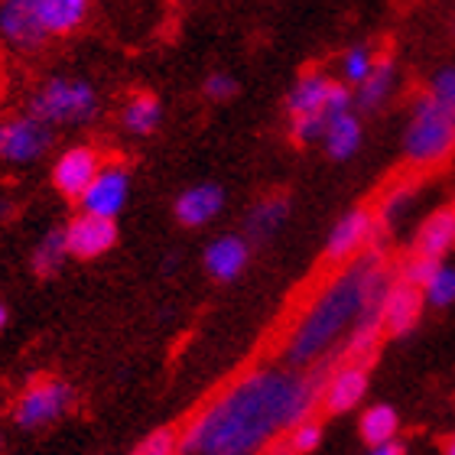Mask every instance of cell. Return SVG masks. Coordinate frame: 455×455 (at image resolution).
Segmentation results:
<instances>
[{"label":"cell","instance_id":"cell-21","mask_svg":"<svg viewBox=\"0 0 455 455\" xmlns=\"http://www.w3.org/2000/svg\"><path fill=\"white\" fill-rule=\"evenodd\" d=\"M397 433H400V417L397 410L387 407V403H374V407H368L361 413V439L371 449L394 446Z\"/></svg>","mask_w":455,"mask_h":455},{"label":"cell","instance_id":"cell-26","mask_svg":"<svg viewBox=\"0 0 455 455\" xmlns=\"http://www.w3.org/2000/svg\"><path fill=\"white\" fill-rule=\"evenodd\" d=\"M419 293H423V303L427 306H436V309L452 306L455 303V267L439 264L436 270H433V276L423 283Z\"/></svg>","mask_w":455,"mask_h":455},{"label":"cell","instance_id":"cell-18","mask_svg":"<svg viewBox=\"0 0 455 455\" xmlns=\"http://www.w3.org/2000/svg\"><path fill=\"white\" fill-rule=\"evenodd\" d=\"M29 4H33V13L46 36H68L88 17L85 0H29Z\"/></svg>","mask_w":455,"mask_h":455},{"label":"cell","instance_id":"cell-5","mask_svg":"<svg viewBox=\"0 0 455 455\" xmlns=\"http://www.w3.org/2000/svg\"><path fill=\"white\" fill-rule=\"evenodd\" d=\"M76 407V390L62 378H36L20 390L13 403V423L20 429H46Z\"/></svg>","mask_w":455,"mask_h":455},{"label":"cell","instance_id":"cell-28","mask_svg":"<svg viewBox=\"0 0 455 455\" xmlns=\"http://www.w3.org/2000/svg\"><path fill=\"white\" fill-rule=\"evenodd\" d=\"M131 455H180V433L172 427L153 429L150 436H143Z\"/></svg>","mask_w":455,"mask_h":455},{"label":"cell","instance_id":"cell-14","mask_svg":"<svg viewBox=\"0 0 455 455\" xmlns=\"http://www.w3.org/2000/svg\"><path fill=\"white\" fill-rule=\"evenodd\" d=\"M0 36L17 49H39L46 43V33L39 27L29 0H7L0 4Z\"/></svg>","mask_w":455,"mask_h":455},{"label":"cell","instance_id":"cell-23","mask_svg":"<svg viewBox=\"0 0 455 455\" xmlns=\"http://www.w3.org/2000/svg\"><path fill=\"white\" fill-rule=\"evenodd\" d=\"M163 121V105L160 98L150 95V92H137V95L127 98V105L121 111V124L137 137H147L160 127Z\"/></svg>","mask_w":455,"mask_h":455},{"label":"cell","instance_id":"cell-4","mask_svg":"<svg viewBox=\"0 0 455 455\" xmlns=\"http://www.w3.org/2000/svg\"><path fill=\"white\" fill-rule=\"evenodd\" d=\"M455 150V114L443 108L436 98L419 95L413 101L410 121L403 127V153L417 166L449 160Z\"/></svg>","mask_w":455,"mask_h":455},{"label":"cell","instance_id":"cell-2","mask_svg":"<svg viewBox=\"0 0 455 455\" xmlns=\"http://www.w3.org/2000/svg\"><path fill=\"white\" fill-rule=\"evenodd\" d=\"M390 274L380 251H364L309 299L283 339V364L296 371L325 368L335 351L364 323L380 319V303L390 290Z\"/></svg>","mask_w":455,"mask_h":455},{"label":"cell","instance_id":"cell-8","mask_svg":"<svg viewBox=\"0 0 455 455\" xmlns=\"http://www.w3.org/2000/svg\"><path fill=\"white\" fill-rule=\"evenodd\" d=\"M101 166H105V160H101V153L95 147H68L52 163V186L66 199H82L85 189L101 172Z\"/></svg>","mask_w":455,"mask_h":455},{"label":"cell","instance_id":"cell-12","mask_svg":"<svg viewBox=\"0 0 455 455\" xmlns=\"http://www.w3.org/2000/svg\"><path fill=\"white\" fill-rule=\"evenodd\" d=\"M423 293L417 286L403 283V280H394L380 303V329L387 335H407L413 325L419 323V313H423Z\"/></svg>","mask_w":455,"mask_h":455},{"label":"cell","instance_id":"cell-20","mask_svg":"<svg viewBox=\"0 0 455 455\" xmlns=\"http://www.w3.org/2000/svg\"><path fill=\"white\" fill-rule=\"evenodd\" d=\"M394 88H397V66H394L390 59H378L374 72L358 85L355 101H358L361 111H378V108H384V101L394 95Z\"/></svg>","mask_w":455,"mask_h":455},{"label":"cell","instance_id":"cell-19","mask_svg":"<svg viewBox=\"0 0 455 455\" xmlns=\"http://www.w3.org/2000/svg\"><path fill=\"white\" fill-rule=\"evenodd\" d=\"M361 117L355 111L339 114L332 121H325V133H323V150L325 156L332 160H351L361 147Z\"/></svg>","mask_w":455,"mask_h":455},{"label":"cell","instance_id":"cell-32","mask_svg":"<svg viewBox=\"0 0 455 455\" xmlns=\"http://www.w3.org/2000/svg\"><path fill=\"white\" fill-rule=\"evenodd\" d=\"M202 92H205L212 101H228V98L237 95V82H235V76H228V72H212V76L205 78Z\"/></svg>","mask_w":455,"mask_h":455},{"label":"cell","instance_id":"cell-15","mask_svg":"<svg viewBox=\"0 0 455 455\" xmlns=\"http://www.w3.org/2000/svg\"><path fill=\"white\" fill-rule=\"evenodd\" d=\"M221 209H225V189L215 186V182H199V186H189L182 192L172 212H176V221L186 228H202L209 225L212 219H219Z\"/></svg>","mask_w":455,"mask_h":455},{"label":"cell","instance_id":"cell-3","mask_svg":"<svg viewBox=\"0 0 455 455\" xmlns=\"http://www.w3.org/2000/svg\"><path fill=\"white\" fill-rule=\"evenodd\" d=\"M101 98L95 85L76 76H52L33 92L29 114L46 127H78L98 117Z\"/></svg>","mask_w":455,"mask_h":455},{"label":"cell","instance_id":"cell-10","mask_svg":"<svg viewBox=\"0 0 455 455\" xmlns=\"http://www.w3.org/2000/svg\"><path fill=\"white\" fill-rule=\"evenodd\" d=\"M368 394V364H358V361H348L335 368L323 384V397H319V407L325 413H348L364 400Z\"/></svg>","mask_w":455,"mask_h":455},{"label":"cell","instance_id":"cell-11","mask_svg":"<svg viewBox=\"0 0 455 455\" xmlns=\"http://www.w3.org/2000/svg\"><path fill=\"white\" fill-rule=\"evenodd\" d=\"M62 231H66L68 257H78V260H95L117 244V225L95 215H76Z\"/></svg>","mask_w":455,"mask_h":455},{"label":"cell","instance_id":"cell-25","mask_svg":"<svg viewBox=\"0 0 455 455\" xmlns=\"http://www.w3.org/2000/svg\"><path fill=\"white\" fill-rule=\"evenodd\" d=\"M323 443V427H319V419H303L299 427H293L286 436H280L274 446L267 449V455H306V452H315Z\"/></svg>","mask_w":455,"mask_h":455},{"label":"cell","instance_id":"cell-17","mask_svg":"<svg viewBox=\"0 0 455 455\" xmlns=\"http://www.w3.org/2000/svg\"><path fill=\"white\" fill-rule=\"evenodd\" d=\"M455 247V209H439L433 212L417 231V244H413V254L427 257V260H436L443 264V257Z\"/></svg>","mask_w":455,"mask_h":455},{"label":"cell","instance_id":"cell-24","mask_svg":"<svg viewBox=\"0 0 455 455\" xmlns=\"http://www.w3.org/2000/svg\"><path fill=\"white\" fill-rule=\"evenodd\" d=\"M68 257V247H66V231L62 228H52L46 235L39 237V244L33 247V257H29V264L36 270L39 276H52L62 270Z\"/></svg>","mask_w":455,"mask_h":455},{"label":"cell","instance_id":"cell-31","mask_svg":"<svg viewBox=\"0 0 455 455\" xmlns=\"http://www.w3.org/2000/svg\"><path fill=\"white\" fill-rule=\"evenodd\" d=\"M290 133H293L296 143H323L325 117H299V121H290Z\"/></svg>","mask_w":455,"mask_h":455},{"label":"cell","instance_id":"cell-9","mask_svg":"<svg viewBox=\"0 0 455 455\" xmlns=\"http://www.w3.org/2000/svg\"><path fill=\"white\" fill-rule=\"evenodd\" d=\"M371 237H374V215L368 209H351L332 225L325 237V260L332 264H351L355 257L368 251Z\"/></svg>","mask_w":455,"mask_h":455},{"label":"cell","instance_id":"cell-33","mask_svg":"<svg viewBox=\"0 0 455 455\" xmlns=\"http://www.w3.org/2000/svg\"><path fill=\"white\" fill-rule=\"evenodd\" d=\"M371 455H403V452H400L397 446H384V449H374Z\"/></svg>","mask_w":455,"mask_h":455},{"label":"cell","instance_id":"cell-7","mask_svg":"<svg viewBox=\"0 0 455 455\" xmlns=\"http://www.w3.org/2000/svg\"><path fill=\"white\" fill-rule=\"evenodd\" d=\"M131 196V172L124 163H105L101 172L95 176V182L82 196V215H95V219L114 221L127 205Z\"/></svg>","mask_w":455,"mask_h":455},{"label":"cell","instance_id":"cell-1","mask_svg":"<svg viewBox=\"0 0 455 455\" xmlns=\"http://www.w3.org/2000/svg\"><path fill=\"white\" fill-rule=\"evenodd\" d=\"M325 368H254L231 380L180 429V455H267L276 439L313 419Z\"/></svg>","mask_w":455,"mask_h":455},{"label":"cell","instance_id":"cell-13","mask_svg":"<svg viewBox=\"0 0 455 455\" xmlns=\"http://www.w3.org/2000/svg\"><path fill=\"white\" fill-rule=\"evenodd\" d=\"M335 85L325 72H303L296 78L290 95H286V111H290V121H299V117H325V105L332 98Z\"/></svg>","mask_w":455,"mask_h":455},{"label":"cell","instance_id":"cell-22","mask_svg":"<svg viewBox=\"0 0 455 455\" xmlns=\"http://www.w3.org/2000/svg\"><path fill=\"white\" fill-rule=\"evenodd\" d=\"M286 215H290V202L283 196H267L247 212V237H254V241L274 237L283 228Z\"/></svg>","mask_w":455,"mask_h":455},{"label":"cell","instance_id":"cell-29","mask_svg":"<svg viewBox=\"0 0 455 455\" xmlns=\"http://www.w3.org/2000/svg\"><path fill=\"white\" fill-rule=\"evenodd\" d=\"M429 98H436L439 105L449 108V111L455 114V66H446L439 68L436 76L429 78Z\"/></svg>","mask_w":455,"mask_h":455},{"label":"cell","instance_id":"cell-6","mask_svg":"<svg viewBox=\"0 0 455 455\" xmlns=\"http://www.w3.org/2000/svg\"><path fill=\"white\" fill-rule=\"evenodd\" d=\"M49 147H52V127L36 121L33 114L0 121V160L4 163H36Z\"/></svg>","mask_w":455,"mask_h":455},{"label":"cell","instance_id":"cell-35","mask_svg":"<svg viewBox=\"0 0 455 455\" xmlns=\"http://www.w3.org/2000/svg\"><path fill=\"white\" fill-rule=\"evenodd\" d=\"M446 455H455V436L449 439V446H446Z\"/></svg>","mask_w":455,"mask_h":455},{"label":"cell","instance_id":"cell-30","mask_svg":"<svg viewBox=\"0 0 455 455\" xmlns=\"http://www.w3.org/2000/svg\"><path fill=\"white\" fill-rule=\"evenodd\" d=\"M436 260H427V257H410L407 264H403V270H400V280L410 286H417V290H423V283H427L429 276H433V270H436Z\"/></svg>","mask_w":455,"mask_h":455},{"label":"cell","instance_id":"cell-16","mask_svg":"<svg viewBox=\"0 0 455 455\" xmlns=\"http://www.w3.org/2000/svg\"><path fill=\"white\" fill-rule=\"evenodd\" d=\"M247 260H251V244L241 235H221L205 247V270L221 283L244 274Z\"/></svg>","mask_w":455,"mask_h":455},{"label":"cell","instance_id":"cell-36","mask_svg":"<svg viewBox=\"0 0 455 455\" xmlns=\"http://www.w3.org/2000/svg\"><path fill=\"white\" fill-rule=\"evenodd\" d=\"M452 209H455V205H452Z\"/></svg>","mask_w":455,"mask_h":455},{"label":"cell","instance_id":"cell-27","mask_svg":"<svg viewBox=\"0 0 455 455\" xmlns=\"http://www.w3.org/2000/svg\"><path fill=\"white\" fill-rule=\"evenodd\" d=\"M374 66H378V56H374V49L364 46V43L351 46L348 52L341 56V76H345L348 85H361V82L374 72Z\"/></svg>","mask_w":455,"mask_h":455},{"label":"cell","instance_id":"cell-34","mask_svg":"<svg viewBox=\"0 0 455 455\" xmlns=\"http://www.w3.org/2000/svg\"><path fill=\"white\" fill-rule=\"evenodd\" d=\"M4 325H7V306L0 303V332H4Z\"/></svg>","mask_w":455,"mask_h":455}]
</instances>
